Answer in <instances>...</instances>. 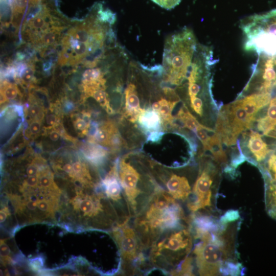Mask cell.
<instances>
[{"instance_id":"1","label":"cell","mask_w":276,"mask_h":276,"mask_svg":"<svg viewBox=\"0 0 276 276\" xmlns=\"http://www.w3.org/2000/svg\"><path fill=\"white\" fill-rule=\"evenodd\" d=\"M242 219L237 210H229L218 222L203 227H195L199 241L191 253L197 273L202 276L239 275L237 238Z\"/></svg>"},{"instance_id":"2","label":"cell","mask_w":276,"mask_h":276,"mask_svg":"<svg viewBox=\"0 0 276 276\" xmlns=\"http://www.w3.org/2000/svg\"><path fill=\"white\" fill-rule=\"evenodd\" d=\"M132 220V225L147 251L165 232L192 223L183 205L161 188Z\"/></svg>"},{"instance_id":"3","label":"cell","mask_w":276,"mask_h":276,"mask_svg":"<svg viewBox=\"0 0 276 276\" xmlns=\"http://www.w3.org/2000/svg\"><path fill=\"white\" fill-rule=\"evenodd\" d=\"M195 240L192 223L168 231L147 250L151 265L170 275L191 254Z\"/></svg>"},{"instance_id":"4","label":"cell","mask_w":276,"mask_h":276,"mask_svg":"<svg viewBox=\"0 0 276 276\" xmlns=\"http://www.w3.org/2000/svg\"><path fill=\"white\" fill-rule=\"evenodd\" d=\"M198 44L193 32L188 28L167 38L162 67L171 83L178 85L187 79Z\"/></svg>"},{"instance_id":"5","label":"cell","mask_w":276,"mask_h":276,"mask_svg":"<svg viewBox=\"0 0 276 276\" xmlns=\"http://www.w3.org/2000/svg\"><path fill=\"white\" fill-rule=\"evenodd\" d=\"M219 164L206 162L202 165L186 205L191 217H220L217 209L220 169Z\"/></svg>"},{"instance_id":"6","label":"cell","mask_w":276,"mask_h":276,"mask_svg":"<svg viewBox=\"0 0 276 276\" xmlns=\"http://www.w3.org/2000/svg\"><path fill=\"white\" fill-rule=\"evenodd\" d=\"M112 236L120 252V273L127 275L149 274L153 268L132 224L128 222L116 226L112 229Z\"/></svg>"},{"instance_id":"7","label":"cell","mask_w":276,"mask_h":276,"mask_svg":"<svg viewBox=\"0 0 276 276\" xmlns=\"http://www.w3.org/2000/svg\"><path fill=\"white\" fill-rule=\"evenodd\" d=\"M118 175L132 219L145 206L160 188L156 185L144 183L137 169L125 159L119 163Z\"/></svg>"},{"instance_id":"8","label":"cell","mask_w":276,"mask_h":276,"mask_svg":"<svg viewBox=\"0 0 276 276\" xmlns=\"http://www.w3.org/2000/svg\"><path fill=\"white\" fill-rule=\"evenodd\" d=\"M115 171L116 170L113 169L106 177L103 183L105 193L113 205L121 224L130 221L131 217L121 186L115 176Z\"/></svg>"},{"instance_id":"9","label":"cell","mask_w":276,"mask_h":276,"mask_svg":"<svg viewBox=\"0 0 276 276\" xmlns=\"http://www.w3.org/2000/svg\"><path fill=\"white\" fill-rule=\"evenodd\" d=\"M163 190L183 205L189 201L194 185L183 175L171 173L163 180Z\"/></svg>"},{"instance_id":"10","label":"cell","mask_w":276,"mask_h":276,"mask_svg":"<svg viewBox=\"0 0 276 276\" xmlns=\"http://www.w3.org/2000/svg\"><path fill=\"white\" fill-rule=\"evenodd\" d=\"M249 135L247 147L252 155V160L254 164L259 166L265 160L270 153L269 149L259 133L250 131Z\"/></svg>"},{"instance_id":"11","label":"cell","mask_w":276,"mask_h":276,"mask_svg":"<svg viewBox=\"0 0 276 276\" xmlns=\"http://www.w3.org/2000/svg\"><path fill=\"white\" fill-rule=\"evenodd\" d=\"M126 114L130 120L135 121L139 118L142 109L140 107V100L136 87L133 84H129L125 91Z\"/></svg>"},{"instance_id":"12","label":"cell","mask_w":276,"mask_h":276,"mask_svg":"<svg viewBox=\"0 0 276 276\" xmlns=\"http://www.w3.org/2000/svg\"><path fill=\"white\" fill-rule=\"evenodd\" d=\"M138 120L145 129L155 132L159 129L162 119L156 111L153 109H148L142 110Z\"/></svg>"},{"instance_id":"13","label":"cell","mask_w":276,"mask_h":276,"mask_svg":"<svg viewBox=\"0 0 276 276\" xmlns=\"http://www.w3.org/2000/svg\"><path fill=\"white\" fill-rule=\"evenodd\" d=\"M265 183H276V149L258 166Z\"/></svg>"},{"instance_id":"14","label":"cell","mask_w":276,"mask_h":276,"mask_svg":"<svg viewBox=\"0 0 276 276\" xmlns=\"http://www.w3.org/2000/svg\"><path fill=\"white\" fill-rule=\"evenodd\" d=\"M264 198L267 213L276 220V183H265Z\"/></svg>"},{"instance_id":"15","label":"cell","mask_w":276,"mask_h":276,"mask_svg":"<svg viewBox=\"0 0 276 276\" xmlns=\"http://www.w3.org/2000/svg\"><path fill=\"white\" fill-rule=\"evenodd\" d=\"M178 101H168L162 99L154 102L152 105V109L156 111L165 121L170 122L172 119V111Z\"/></svg>"},{"instance_id":"16","label":"cell","mask_w":276,"mask_h":276,"mask_svg":"<svg viewBox=\"0 0 276 276\" xmlns=\"http://www.w3.org/2000/svg\"><path fill=\"white\" fill-rule=\"evenodd\" d=\"M178 118L185 127L193 131L201 125L185 107L181 108L179 111Z\"/></svg>"},{"instance_id":"17","label":"cell","mask_w":276,"mask_h":276,"mask_svg":"<svg viewBox=\"0 0 276 276\" xmlns=\"http://www.w3.org/2000/svg\"><path fill=\"white\" fill-rule=\"evenodd\" d=\"M263 122L269 129L276 126V97L272 98L267 107L266 115L261 117Z\"/></svg>"},{"instance_id":"18","label":"cell","mask_w":276,"mask_h":276,"mask_svg":"<svg viewBox=\"0 0 276 276\" xmlns=\"http://www.w3.org/2000/svg\"><path fill=\"white\" fill-rule=\"evenodd\" d=\"M116 134V130L111 126L98 129L94 134L95 139L101 143L108 144L111 136Z\"/></svg>"},{"instance_id":"19","label":"cell","mask_w":276,"mask_h":276,"mask_svg":"<svg viewBox=\"0 0 276 276\" xmlns=\"http://www.w3.org/2000/svg\"><path fill=\"white\" fill-rule=\"evenodd\" d=\"M46 15L45 13L37 14L28 23L29 27L31 30L35 31L37 33L39 31L47 30L48 24L46 21Z\"/></svg>"},{"instance_id":"20","label":"cell","mask_w":276,"mask_h":276,"mask_svg":"<svg viewBox=\"0 0 276 276\" xmlns=\"http://www.w3.org/2000/svg\"><path fill=\"white\" fill-rule=\"evenodd\" d=\"M60 31V29L58 28H53L44 31L40 37V43L44 45L54 43L59 35Z\"/></svg>"},{"instance_id":"21","label":"cell","mask_w":276,"mask_h":276,"mask_svg":"<svg viewBox=\"0 0 276 276\" xmlns=\"http://www.w3.org/2000/svg\"><path fill=\"white\" fill-rule=\"evenodd\" d=\"M83 78L85 83L96 82L103 80V74L99 68H90L86 70Z\"/></svg>"},{"instance_id":"22","label":"cell","mask_w":276,"mask_h":276,"mask_svg":"<svg viewBox=\"0 0 276 276\" xmlns=\"http://www.w3.org/2000/svg\"><path fill=\"white\" fill-rule=\"evenodd\" d=\"M18 94V90L14 85H6L1 93V102L6 100H12L15 98Z\"/></svg>"},{"instance_id":"23","label":"cell","mask_w":276,"mask_h":276,"mask_svg":"<svg viewBox=\"0 0 276 276\" xmlns=\"http://www.w3.org/2000/svg\"><path fill=\"white\" fill-rule=\"evenodd\" d=\"M89 95L102 105L106 106L107 109H110L108 103L107 94L103 88L97 89L93 91Z\"/></svg>"},{"instance_id":"24","label":"cell","mask_w":276,"mask_h":276,"mask_svg":"<svg viewBox=\"0 0 276 276\" xmlns=\"http://www.w3.org/2000/svg\"><path fill=\"white\" fill-rule=\"evenodd\" d=\"M20 77L22 81L27 83L30 82L34 75V70L32 66H24L20 73Z\"/></svg>"},{"instance_id":"25","label":"cell","mask_w":276,"mask_h":276,"mask_svg":"<svg viewBox=\"0 0 276 276\" xmlns=\"http://www.w3.org/2000/svg\"><path fill=\"white\" fill-rule=\"evenodd\" d=\"M161 7L170 10L178 5L181 0H151Z\"/></svg>"},{"instance_id":"26","label":"cell","mask_w":276,"mask_h":276,"mask_svg":"<svg viewBox=\"0 0 276 276\" xmlns=\"http://www.w3.org/2000/svg\"><path fill=\"white\" fill-rule=\"evenodd\" d=\"M191 105L195 112L200 116L202 113V101L198 97H196L190 99Z\"/></svg>"},{"instance_id":"27","label":"cell","mask_w":276,"mask_h":276,"mask_svg":"<svg viewBox=\"0 0 276 276\" xmlns=\"http://www.w3.org/2000/svg\"><path fill=\"white\" fill-rule=\"evenodd\" d=\"M28 0H14V10L16 13H22L27 7Z\"/></svg>"},{"instance_id":"28","label":"cell","mask_w":276,"mask_h":276,"mask_svg":"<svg viewBox=\"0 0 276 276\" xmlns=\"http://www.w3.org/2000/svg\"><path fill=\"white\" fill-rule=\"evenodd\" d=\"M39 183L43 188L47 189L51 187L52 181L48 176L43 175L39 178Z\"/></svg>"},{"instance_id":"29","label":"cell","mask_w":276,"mask_h":276,"mask_svg":"<svg viewBox=\"0 0 276 276\" xmlns=\"http://www.w3.org/2000/svg\"><path fill=\"white\" fill-rule=\"evenodd\" d=\"M10 253V249L8 245L1 242V257L3 258H6Z\"/></svg>"},{"instance_id":"30","label":"cell","mask_w":276,"mask_h":276,"mask_svg":"<svg viewBox=\"0 0 276 276\" xmlns=\"http://www.w3.org/2000/svg\"><path fill=\"white\" fill-rule=\"evenodd\" d=\"M38 178L36 175L28 176V177L26 180V183L29 187H34L38 183Z\"/></svg>"},{"instance_id":"31","label":"cell","mask_w":276,"mask_h":276,"mask_svg":"<svg viewBox=\"0 0 276 276\" xmlns=\"http://www.w3.org/2000/svg\"><path fill=\"white\" fill-rule=\"evenodd\" d=\"M30 130L32 134L37 133L40 129V124L38 121L33 122L30 125Z\"/></svg>"},{"instance_id":"32","label":"cell","mask_w":276,"mask_h":276,"mask_svg":"<svg viewBox=\"0 0 276 276\" xmlns=\"http://www.w3.org/2000/svg\"><path fill=\"white\" fill-rule=\"evenodd\" d=\"M75 126L78 129L80 130L85 129L87 126L86 122L84 120L81 119H79L76 121Z\"/></svg>"},{"instance_id":"33","label":"cell","mask_w":276,"mask_h":276,"mask_svg":"<svg viewBox=\"0 0 276 276\" xmlns=\"http://www.w3.org/2000/svg\"><path fill=\"white\" fill-rule=\"evenodd\" d=\"M37 168L36 166L34 165H29L26 170L27 174L28 176H34L36 175L37 173Z\"/></svg>"},{"instance_id":"34","label":"cell","mask_w":276,"mask_h":276,"mask_svg":"<svg viewBox=\"0 0 276 276\" xmlns=\"http://www.w3.org/2000/svg\"><path fill=\"white\" fill-rule=\"evenodd\" d=\"M263 134L268 137L276 139V128L270 129Z\"/></svg>"},{"instance_id":"35","label":"cell","mask_w":276,"mask_h":276,"mask_svg":"<svg viewBox=\"0 0 276 276\" xmlns=\"http://www.w3.org/2000/svg\"><path fill=\"white\" fill-rule=\"evenodd\" d=\"M56 121V118L54 114H49L46 117V122L49 125H54Z\"/></svg>"},{"instance_id":"36","label":"cell","mask_w":276,"mask_h":276,"mask_svg":"<svg viewBox=\"0 0 276 276\" xmlns=\"http://www.w3.org/2000/svg\"><path fill=\"white\" fill-rule=\"evenodd\" d=\"M73 169L75 173H79L82 171V166L80 163L77 162L73 164Z\"/></svg>"},{"instance_id":"37","label":"cell","mask_w":276,"mask_h":276,"mask_svg":"<svg viewBox=\"0 0 276 276\" xmlns=\"http://www.w3.org/2000/svg\"><path fill=\"white\" fill-rule=\"evenodd\" d=\"M49 137L53 141H57L60 138V134L57 131H53L50 133Z\"/></svg>"},{"instance_id":"38","label":"cell","mask_w":276,"mask_h":276,"mask_svg":"<svg viewBox=\"0 0 276 276\" xmlns=\"http://www.w3.org/2000/svg\"><path fill=\"white\" fill-rule=\"evenodd\" d=\"M63 169L65 172L68 173H71L73 172V165L70 164H66L64 165Z\"/></svg>"},{"instance_id":"39","label":"cell","mask_w":276,"mask_h":276,"mask_svg":"<svg viewBox=\"0 0 276 276\" xmlns=\"http://www.w3.org/2000/svg\"><path fill=\"white\" fill-rule=\"evenodd\" d=\"M6 218H7L6 209L5 210L3 209V210L1 211V216H0L1 223L4 222L6 220Z\"/></svg>"},{"instance_id":"40","label":"cell","mask_w":276,"mask_h":276,"mask_svg":"<svg viewBox=\"0 0 276 276\" xmlns=\"http://www.w3.org/2000/svg\"><path fill=\"white\" fill-rule=\"evenodd\" d=\"M39 109L37 106H33L30 108V112L31 115L35 116L39 112Z\"/></svg>"}]
</instances>
